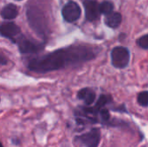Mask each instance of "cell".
<instances>
[{"instance_id":"9","label":"cell","mask_w":148,"mask_h":147,"mask_svg":"<svg viewBox=\"0 0 148 147\" xmlns=\"http://www.w3.org/2000/svg\"><path fill=\"white\" fill-rule=\"evenodd\" d=\"M77 97L79 100L82 101L85 103V105L91 106L96 99V94H95V91L92 90L91 88H85L81 89L78 92Z\"/></svg>"},{"instance_id":"6","label":"cell","mask_w":148,"mask_h":147,"mask_svg":"<svg viewBox=\"0 0 148 147\" xmlns=\"http://www.w3.org/2000/svg\"><path fill=\"white\" fill-rule=\"evenodd\" d=\"M76 139L85 147H98L101 141V131L99 128H92L90 131L78 136Z\"/></svg>"},{"instance_id":"12","label":"cell","mask_w":148,"mask_h":147,"mask_svg":"<svg viewBox=\"0 0 148 147\" xmlns=\"http://www.w3.org/2000/svg\"><path fill=\"white\" fill-rule=\"evenodd\" d=\"M100 10L101 14L105 16L110 14L114 10V3L110 1H104L100 4Z\"/></svg>"},{"instance_id":"13","label":"cell","mask_w":148,"mask_h":147,"mask_svg":"<svg viewBox=\"0 0 148 147\" xmlns=\"http://www.w3.org/2000/svg\"><path fill=\"white\" fill-rule=\"evenodd\" d=\"M137 101L140 106L143 107H148V91H143L138 94L137 97Z\"/></svg>"},{"instance_id":"4","label":"cell","mask_w":148,"mask_h":147,"mask_svg":"<svg viewBox=\"0 0 148 147\" xmlns=\"http://www.w3.org/2000/svg\"><path fill=\"white\" fill-rule=\"evenodd\" d=\"M63 19L68 23H74L77 21L82 15V9L80 5L75 1H69L62 10Z\"/></svg>"},{"instance_id":"11","label":"cell","mask_w":148,"mask_h":147,"mask_svg":"<svg viewBox=\"0 0 148 147\" xmlns=\"http://www.w3.org/2000/svg\"><path fill=\"white\" fill-rule=\"evenodd\" d=\"M122 21V16L121 15V13L119 12H112L108 15L106 16L105 17V24L112 29H115L117 27L120 26V24L121 23Z\"/></svg>"},{"instance_id":"1","label":"cell","mask_w":148,"mask_h":147,"mask_svg":"<svg viewBox=\"0 0 148 147\" xmlns=\"http://www.w3.org/2000/svg\"><path fill=\"white\" fill-rule=\"evenodd\" d=\"M95 57L96 52L91 47L84 45L70 46L31 59L28 63V68L36 73L44 74L65 68L71 65L83 63Z\"/></svg>"},{"instance_id":"14","label":"cell","mask_w":148,"mask_h":147,"mask_svg":"<svg viewBox=\"0 0 148 147\" xmlns=\"http://www.w3.org/2000/svg\"><path fill=\"white\" fill-rule=\"evenodd\" d=\"M99 118L100 120L103 122V123H107L110 120V113H109V111L104 107H102L101 110H100V113H99Z\"/></svg>"},{"instance_id":"2","label":"cell","mask_w":148,"mask_h":147,"mask_svg":"<svg viewBox=\"0 0 148 147\" xmlns=\"http://www.w3.org/2000/svg\"><path fill=\"white\" fill-rule=\"evenodd\" d=\"M130 62V52L123 46L114 47L111 51V63L116 68H125Z\"/></svg>"},{"instance_id":"15","label":"cell","mask_w":148,"mask_h":147,"mask_svg":"<svg viewBox=\"0 0 148 147\" xmlns=\"http://www.w3.org/2000/svg\"><path fill=\"white\" fill-rule=\"evenodd\" d=\"M137 44L141 49H148V34L143 35L139 39H137Z\"/></svg>"},{"instance_id":"16","label":"cell","mask_w":148,"mask_h":147,"mask_svg":"<svg viewBox=\"0 0 148 147\" xmlns=\"http://www.w3.org/2000/svg\"><path fill=\"white\" fill-rule=\"evenodd\" d=\"M17 1H22V0H17Z\"/></svg>"},{"instance_id":"7","label":"cell","mask_w":148,"mask_h":147,"mask_svg":"<svg viewBox=\"0 0 148 147\" xmlns=\"http://www.w3.org/2000/svg\"><path fill=\"white\" fill-rule=\"evenodd\" d=\"M0 32L2 36L8 38L13 43L16 42L17 38L22 35L20 28L11 22H4L1 24Z\"/></svg>"},{"instance_id":"8","label":"cell","mask_w":148,"mask_h":147,"mask_svg":"<svg viewBox=\"0 0 148 147\" xmlns=\"http://www.w3.org/2000/svg\"><path fill=\"white\" fill-rule=\"evenodd\" d=\"M83 6L85 10V16L86 19L89 22H94L99 19L101 13L100 10V4L92 0H85L83 1Z\"/></svg>"},{"instance_id":"10","label":"cell","mask_w":148,"mask_h":147,"mask_svg":"<svg viewBox=\"0 0 148 147\" xmlns=\"http://www.w3.org/2000/svg\"><path fill=\"white\" fill-rule=\"evenodd\" d=\"M1 15L2 17L5 20L15 19L18 15V7L14 3H8L3 7Z\"/></svg>"},{"instance_id":"3","label":"cell","mask_w":148,"mask_h":147,"mask_svg":"<svg viewBox=\"0 0 148 147\" xmlns=\"http://www.w3.org/2000/svg\"><path fill=\"white\" fill-rule=\"evenodd\" d=\"M27 17L29 18L30 26L36 30L38 34L43 35L46 29V23L42 16L40 10H37L35 8L27 10Z\"/></svg>"},{"instance_id":"5","label":"cell","mask_w":148,"mask_h":147,"mask_svg":"<svg viewBox=\"0 0 148 147\" xmlns=\"http://www.w3.org/2000/svg\"><path fill=\"white\" fill-rule=\"evenodd\" d=\"M18 46L19 51L22 54H34L37 53L42 50L43 48L42 43L39 42H35L34 41L29 40L26 36L21 35L16 42Z\"/></svg>"}]
</instances>
